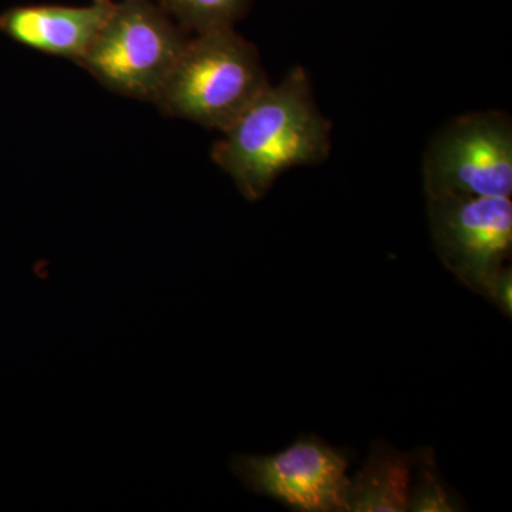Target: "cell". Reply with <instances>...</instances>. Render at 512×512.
Instances as JSON below:
<instances>
[{
  "mask_svg": "<svg viewBox=\"0 0 512 512\" xmlns=\"http://www.w3.org/2000/svg\"><path fill=\"white\" fill-rule=\"evenodd\" d=\"M419 458L420 448L406 453L386 441H373L362 468L349 478L343 512L407 511Z\"/></svg>",
  "mask_w": 512,
  "mask_h": 512,
  "instance_id": "obj_8",
  "label": "cell"
},
{
  "mask_svg": "<svg viewBox=\"0 0 512 512\" xmlns=\"http://www.w3.org/2000/svg\"><path fill=\"white\" fill-rule=\"evenodd\" d=\"M416 470V480H412V484H410L407 511H466L460 495L441 476L433 448H420V458L417 461Z\"/></svg>",
  "mask_w": 512,
  "mask_h": 512,
  "instance_id": "obj_10",
  "label": "cell"
},
{
  "mask_svg": "<svg viewBox=\"0 0 512 512\" xmlns=\"http://www.w3.org/2000/svg\"><path fill=\"white\" fill-rule=\"evenodd\" d=\"M229 467L248 491L289 510L343 512L349 451L313 434L299 437L279 453L235 454Z\"/></svg>",
  "mask_w": 512,
  "mask_h": 512,
  "instance_id": "obj_5",
  "label": "cell"
},
{
  "mask_svg": "<svg viewBox=\"0 0 512 512\" xmlns=\"http://www.w3.org/2000/svg\"><path fill=\"white\" fill-rule=\"evenodd\" d=\"M251 0H160V6L185 32L234 28L248 12Z\"/></svg>",
  "mask_w": 512,
  "mask_h": 512,
  "instance_id": "obj_9",
  "label": "cell"
},
{
  "mask_svg": "<svg viewBox=\"0 0 512 512\" xmlns=\"http://www.w3.org/2000/svg\"><path fill=\"white\" fill-rule=\"evenodd\" d=\"M97 2H113V0H97Z\"/></svg>",
  "mask_w": 512,
  "mask_h": 512,
  "instance_id": "obj_12",
  "label": "cell"
},
{
  "mask_svg": "<svg viewBox=\"0 0 512 512\" xmlns=\"http://www.w3.org/2000/svg\"><path fill=\"white\" fill-rule=\"evenodd\" d=\"M113 3L15 6L0 15V32L36 52L79 64L109 18Z\"/></svg>",
  "mask_w": 512,
  "mask_h": 512,
  "instance_id": "obj_7",
  "label": "cell"
},
{
  "mask_svg": "<svg viewBox=\"0 0 512 512\" xmlns=\"http://www.w3.org/2000/svg\"><path fill=\"white\" fill-rule=\"evenodd\" d=\"M330 133L332 124L316 106L308 73L296 66L222 131L211 158L245 200L256 202L291 168L323 163Z\"/></svg>",
  "mask_w": 512,
  "mask_h": 512,
  "instance_id": "obj_1",
  "label": "cell"
},
{
  "mask_svg": "<svg viewBox=\"0 0 512 512\" xmlns=\"http://www.w3.org/2000/svg\"><path fill=\"white\" fill-rule=\"evenodd\" d=\"M484 298L494 303L507 318L512 316V269L505 265L488 285Z\"/></svg>",
  "mask_w": 512,
  "mask_h": 512,
  "instance_id": "obj_11",
  "label": "cell"
},
{
  "mask_svg": "<svg viewBox=\"0 0 512 512\" xmlns=\"http://www.w3.org/2000/svg\"><path fill=\"white\" fill-rule=\"evenodd\" d=\"M423 185L427 198H511V117L480 111L441 127L424 153Z\"/></svg>",
  "mask_w": 512,
  "mask_h": 512,
  "instance_id": "obj_4",
  "label": "cell"
},
{
  "mask_svg": "<svg viewBox=\"0 0 512 512\" xmlns=\"http://www.w3.org/2000/svg\"><path fill=\"white\" fill-rule=\"evenodd\" d=\"M269 84L258 49L234 28L215 29L188 39L154 104L222 133Z\"/></svg>",
  "mask_w": 512,
  "mask_h": 512,
  "instance_id": "obj_2",
  "label": "cell"
},
{
  "mask_svg": "<svg viewBox=\"0 0 512 512\" xmlns=\"http://www.w3.org/2000/svg\"><path fill=\"white\" fill-rule=\"evenodd\" d=\"M188 39L151 0H114L79 66L110 92L156 103Z\"/></svg>",
  "mask_w": 512,
  "mask_h": 512,
  "instance_id": "obj_3",
  "label": "cell"
},
{
  "mask_svg": "<svg viewBox=\"0 0 512 512\" xmlns=\"http://www.w3.org/2000/svg\"><path fill=\"white\" fill-rule=\"evenodd\" d=\"M427 217L440 261L461 284L484 296L511 258V198H427Z\"/></svg>",
  "mask_w": 512,
  "mask_h": 512,
  "instance_id": "obj_6",
  "label": "cell"
}]
</instances>
